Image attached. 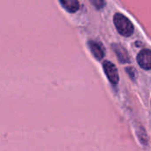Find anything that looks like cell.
<instances>
[{"mask_svg":"<svg viewBox=\"0 0 151 151\" xmlns=\"http://www.w3.org/2000/svg\"><path fill=\"white\" fill-rule=\"evenodd\" d=\"M112 48L114 50V52L118 56V59L120 63L126 64L130 62V57L128 55V52L123 46L118 43H114L112 44Z\"/></svg>","mask_w":151,"mask_h":151,"instance_id":"4","label":"cell"},{"mask_svg":"<svg viewBox=\"0 0 151 151\" xmlns=\"http://www.w3.org/2000/svg\"><path fill=\"white\" fill-rule=\"evenodd\" d=\"M92 4L95 5V7H96L97 9H100V8H103V6L104 5V2L102 1V0H91L90 1Z\"/></svg>","mask_w":151,"mask_h":151,"instance_id":"7","label":"cell"},{"mask_svg":"<svg viewBox=\"0 0 151 151\" xmlns=\"http://www.w3.org/2000/svg\"><path fill=\"white\" fill-rule=\"evenodd\" d=\"M60 4L69 12H75L80 8V4L77 0H60Z\"/></svg>","mask_w":151,"mask_h":151,"instance_id":"6","label":"cell"},{"mask_svg":"<svg viewBox=\"0 0 151 151\" xmlns=\"http://www.w3.org/2000/svg\"><path fill=\"white\" fill-rule=\"evenodd\" d=\"M114 25L118 32L123 36H131L134 34V27L130 19L122 13H116L113 17Z\"/></svg>","mask_w":151,"mask_h":151,"instance_id":"1","label":"cell"},{"mask_svg":"<svg viewBox=\"0 0 151 151\" xmlns=\"http://www.w3.org/2000/svg\"><path fill=\"white\" fill-rule=\"evenodd\" d=\"M88 46H89V49H90L92 54L97 60H101L104 57V49L102 46V44H100L96 42L90 41L88 42Z\"/></svg>","mask_w":151,"mask_h":151,"instance_id":"5","label":"cell"},{"mask_svg":"<svg viewBox=\"0 0 151 151\" xmlns=\"http://www.w3.org/2000/svg\"><path fill=\"white\" fill-rule=\"evenodd\" d=\"M137 61L139 65L144 70H150L151 68V52L149 49H145L140 51L137 56Z\"/></svg>","mask_w":151,"mask_h":151,"instance_id":"3","label":"cell"},{"mask_svg":"<svg viewBox=\"0 0 151 151\" xmlns=\"http://www.w3.org/2000/svg\"><path fill=\"white\" fill-rule=\"evenodd\" d=\"M103 66H104V73H105L108 80L113 85H117L118 82H119V77L118 69L116 68V66L114 65V64H112L110 61H104Z\"/></svg>","mask_w":151,"mask_h":151,"instance_id":"2","label":"cell"}]
</instances>
